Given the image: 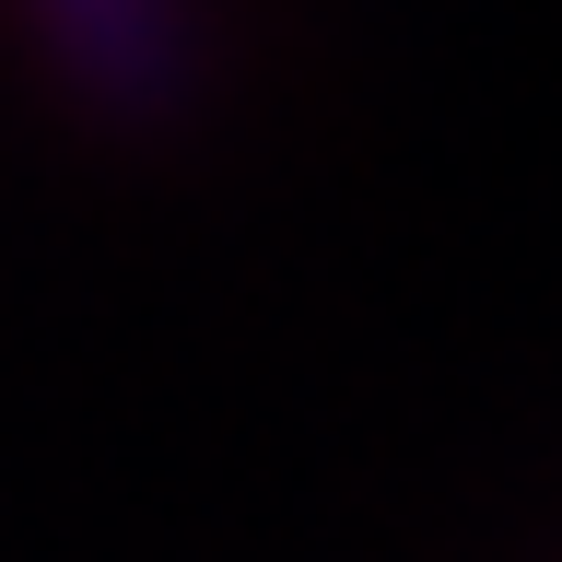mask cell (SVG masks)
Masks as SVG:
<instances>
[{"label": "cell", "mask_w": 562, "mask_h": 562, "mask_svg": "<svg viewBox=\"0 0 562 562\" xmlns=\"http://www.w3.org/2000/svg\"><path fill=\"white\" fill-rule=\"evenodd\" d=\"M24 24L70 70V94L105 117H176L188 105V70H200L188 0H24Z\"/></svg>", "instance_id": "1"}]
</instances>
